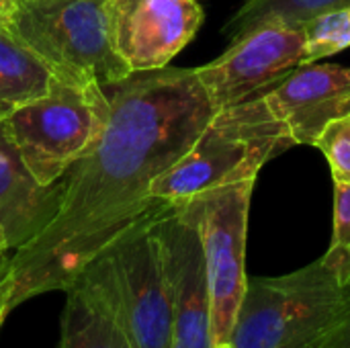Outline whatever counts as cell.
I'll use <instances>...</instances> for the list:
<instances>
[{"instance_id":"cell-17","label":"cell","mask_w":350,"mask_h":348,"mask_svg":"<svg viewBox=\"0 0 350 348\" xmlns=\"http://www.w3.org/2000/svg\"><path fill=\"white\" fill-rule=\"evenodd\" d=\"M320 260L342 287L350 285V187L347 185H334L332 240Z\"/></svg>"},{"instance_id":"cell-21","label":"cell","mask_w":350,"mask_h":348,"mask_svg":"<svg viewBox=\"0 0 350 348\" xmlns=\"http://www.w3.org/2000/svg\"><path fill=\"white\" fill-rule=\"evenodd\" d=\"M16 10V0H0V25H8Z\"/></svg>"},{"instance_id":"cell-22","label":"cell","mask_w":350,"mask_h":348,"mask_svg":"<svg viewBox=\"0 0 350 348\" xmlns=\"http://www.w3.org/2000/svg\"><path fill=\"white\" fill-rule=\"evenodd\" d=\"M197 2H199V0H197Z\"/></svg>"},{"instance_id":"cell-5","label":"cell","mask_w":350,"mask_h":348,"mask_svg":"<svg viewBox=\"0 0 350 348\" xmlns=\"http://www.w3.org/2000/svg\"><path fill=\"white\" fill-rule=\"evenodd\" d=\"M156 219L107 248L72 283L111 312L133 348H172V308L154 236Z\"/></svg>"},{"instance_id":"cell-11","label":"cell","mask_w":350,"mask_h":348,"mask_svg":"<svg viewBox=\"0 0 350 348\" xmlns=\"http://www.w3.org/2000/svg\"><path fill=\"white\" fill-rule=\"evenodd\" d=\"M256 98L287 148L314 146L330 121L350 115V68L306 64Z\"/></svg>"},{"instance_id":"cell-13","label":"cell","mask_w":350,"mask_h":348,"mask_svg":"<svg viewBox=\"0 0 350 348\" xmlns=\"http://www.w3.org/2000/svg\"><path fill=\"white\" fill-rule=\"evenodd\" d=\"M53 74L51 66L0 25V121L47 94Z\"/></svg>"},{"instance_id":"cell-7","label":"cell","mask_w":350,"mask_h":348,"mask_svg":"<svg viewBox=\"0 0 350 348\" xmlns=\"http://www.w3.org/2000/svg\"><path fill=\"white\" fill-rule=\"evenodd\" d=\"M256 178L207 189L174 207L199 232L211 297L213 348H226L246 293V236Z\"/></svg>"},{"instance_id":"cell-2","label":"cell","mask_w":350,"mask_h":348,"mask_svg":"<svg viewBox=\"0 0 350 348\" xmlns=\"http://www.w3.org/2000/svg\"><path fill=\"white\" fill-rule=\"evenodd\" d=\"M53 72L47 94L2 121L29 172L43 187L55 185L94 144L111 111L107 88L96 80Z\"/></svg>"},{"instance_id":"cell-4","label":"cell","mask_w":350,"mask_h":348,"mask_svg":"<svg viewBox=\"0 0 350 348\" xmlns=\"http://www.w3.org/2000/svg\"><path fill=\"white\" fill-rule=\"evenodd\" d=\"M285 150L283 133L252 96L219 109L191 150L152 183L150 197L178 203L207 189L256 178Z\"/></svg>"},{"instance_id":"cell-20","label":"cell","mask_w":350,"mask_h":348,"mask_svg":"<svg viewBox=\"0 0 350 348\" xmlns=\"http://www.w3.org/2000/svg\"><path fill=\"white\" fill-rule=\"evenodd\" d=\"M10 258H12V252L0 232V330H2V324L4 320L8 318L10 314V291H12V271H10Z\"/></svg>"},{"instance_id":"cell-12","label":"cell","mask_w":350,"mask_h":348,"mask_svg":"<svg viewBox=\"0 0 350 348\" xmlns=\"http://www.w3.org/2000/svg\"><path fill=\"white\" fill-rule=\"evenodd\" d=\"M55 197L57 183L43 187L35 180L0 121V232L10 252L25 246L45 226Z\"/></svg>"},{"instance_id":"cell-10","label":"cell","mask_w":350,"mask_h":348,"mask_svg":"<svg viewBox=\"0 0 350 348\" xmlns=\"http://www.w3.org/2000/svg\"><path fill=\"white\" fill-rule=\"evenodd\" d=\"M105 12L111 45L133 74L166 68L203 23L197 0H105Z\"/></svg>"},{"instance_id":"cell-1","label":"cell","mask_w":350,"mask_h":348,"mask_svg":"<svg viewBox=\"0 0 350 348\" xmlns=\"http://www.w3.org/2000/svg\"><path fill=\"white\" fill-rule=\"evenodd\" d=\"M111 111L94 144L57 180L45 226L12 252L10 312L66 291L107 248L160 217L172 203L150 197L205 131L217 109L195 68L135 72L107 86Z\"/></svg>"},{"instance_id":"cell-9","label":"cell","mask_w":350,"mask_h":348,"mask_svg":"<svg viewBox=\"0 0 350 348\" xmlns=\"http://www.w3.org/2000/svg\"><path fill=\"white\" fill-rule=\"evenodd\" d=\"M154 236L172 308V348H213L211 297L197 228L172 203L156 219Z\"/></svg>"},{"instance_id":"cell-6","label":"cell","mask_w":350,"mask_h":348,"mask_svg":"<svg viewBox=\"0 0 350 348\" xmlns=\"http://www.w3.org/2000/svg\"><path fill=\"white\" fill-rule=\"evenodd\" d=\"M6 27L53 70L103 88L133 74L111 45L105 0H16Z\"/></svg>"},{"instance_id":"cell-14","label":"cell","mask_w":350,"mask_h":348,"mask_svg":"<svg viewBox=\"0 0 350 348\" xmlns=\"http://www.w3.org/2000/svg\"><path fill=\"white\" fill-rule=\"evenodd\" d=\"M64 293L57 348H133L111 312L90 291L72 285Z\"/></svg>"},{"instance_id":"cell-19","label":"cell","mask_w":350,"mask_h":348,"mask_svg":"<svg viewBox=\"0 0 350 348\" xmlns=\"http://www.w3.org/2000/svg\"><path fill=\"white\" fill-rule=\"evenodd\" d=\"M318 348H350V289L332 316Z\"/></svg>"},{"instance_id":"cell-18","label":"cell","mask_w":350,"mask_h":348,"mask_svg":"<svg viewBox=\"0 0 350 348\" xmlns=\"http://www.w3.org/2000/svg\"><path fill=\"white\" fill-rule=\"evenodd\" d=\"M314 146L326 156L334 185L350 187V115L330 121Z\"/></svg>"},{"instance_id":"cell-15","label":"cell","mask_w":350,"mask_h":348,"mask_svg":"<svg viewBox=\"0 0 350 348\" xmlns=\"http://www.w3.org/2000/svg\"><path fill=\"white\" fill-rule=\"evenodd\" d=\"M350 0H248L226 25V35L232 39L252 31L269 21H283L291 25H304L310 18L340 6H349Z\"/></svg>"},{"instance_id":"cell-3","label":"cell","mask_w":350,"mask_h":348,"mask_svg":"<svg viewBox=\"0 0 350 348\" xmlns=\"http://www.w3.org/2000/svg\"><path fill=\"white\" fill-rule=\"evenodd\" d=\"M349 289L320 258L281 277H248L226 348H318Z\"/></svg>"},{"instance_id":"cell-8","label":"cell","mask_w":350,"mask_h":348,"mask_svg":"<svg viewBox=\"0 0 350 348\" xmlns=\"http://www.w3.org/2000/svg\"><path fill=\"white\" fill-rule=\"evenodd\" d=\"M304 53L301 25L269 21L232 39L219 57L195 70L209 101L219 111L279 84L304 64Z\"/></svg>"},{"instance_id":"cell-16","label":"cell","mask_w":350,"mask_h":348,"mask_svg":"<svg viewBox=\"0 0 350 348\" xmlns=\"http://www.w3.org/2000/svg\"><path fill=\"white\" fill-rule=\"evenodd\" d=\"M301 27L306 35V53L301 66L340 53L350 47V4L326 10Z\"/></svg>"}]
</instances>
